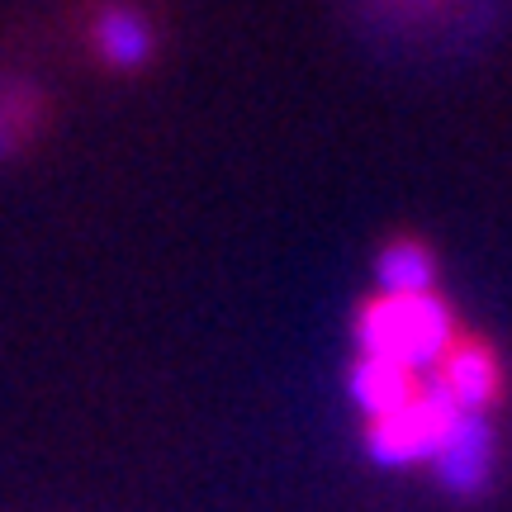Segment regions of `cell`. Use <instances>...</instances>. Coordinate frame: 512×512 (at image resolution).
<instances>
[{"label": "cell", "mask_w": 512, "mask_h": 512, "mask_svg": "<svg viewBox=\"0 0 512 512\" xmlns=\"http://www.w3.org/2000/svg\"><path fill=\"white\" fill-rule=\"evenodd\" d=\"M456 323L437 294H370L356 309V342L361 356L394 361V366L422 370L437 366V356L451 347Z\"/></svg>", "instance_id": "1"}, {"label": "cell", "mask_w": 512, "mask_h": 512, "mask_svg": "<svg viewBox=\"0 0 512 512\" xmlns=\"http://www.w3.org/2000/svg\"><path fill=\"white\" fill-rule=\"evenodd\" d=\"M460 418H465V413L441 394V384L422 380L399 408H389L380 418H366V446H370V456L384 460V465L437 460Z\"/></svg>", "instance_id": "2"}, {"label": "cell", "mask_w": 512, "mask_h": 512, "mask_svg": "<svg viewBox=\"0 0 512 512\" xmlns=\"http://www.w3.org/2000/svg\"><path fill=\"white\" fill-rule=\"evenodd\" d=\"M437 384L441 394L456 403L460 413H479L498 403L503 394V366H498V351H489L479 337L456 332L451 347L437 356Z\"/></svg>", "instance_id": "3"}, {"label": "cell", "mask_w": 512, "mask_h": 512, "mask_svg": "<svg viewBox=\"0 0 512 512\" xmlns=\"http://www.w3.org/2000/svg\"><path fill=\"white\" fill-rule=\"evenodd\" d=\"M437 465H441V479H446L451 489H460V494H470V489L484 484L494 456H489V432H484V422H479L475 413H465V418L456 422V432L441 446Z\"/></svg>", "instance_id": "4"}, {"label": "cell", "mask_w": 512, "mask_h": 512, "mask_svg": "<svg viewBox=\"0 0 512 512\" xmlns=\"http://www.w3.org/2000/svg\"><path fill=\"white\" fill-rule=\"evenodd\" d=\"M418 384H422L418 370L394 366V361L361 356V361L351 366V394H356V403L366 408V418H380V413H389V408H399Z\"/></svg>", "instance_id": "5"}, {"label": "cell", "mask_w": 512, "mask_h": 512, "mask_svg": "<svg viewBox=\"0 0 512 512\" xmlns=\"http://www.w3.org/2000/svg\"><path fill=\"white\" fill-rule=\"evenodd\" d=\"M152 48H157V38H152V29H147V19L138 10L114 5V10L95 19V53L110 67H143Z\"/></svg>", "instance_id": "6"}, {"label": "cell", "mask_w": 512, "mask_h": 512, "mask_svg": "<svg viewBox=\"0 0 512 512\" xmlns=\"http://www.w3.org/2000/svg\"><path fill=\"white\" fill-rule=\"evenodd\" d=\"M375 275H380L384 294H432V280H437V266H432V252L413 238L389 242L375 261Z\"/></svg>", "instance_id": "7"}]
</instances>
